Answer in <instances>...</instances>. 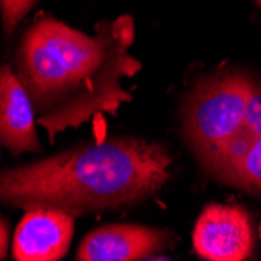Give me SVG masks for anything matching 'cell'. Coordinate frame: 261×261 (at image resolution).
<instances>
[{"label": "cell", "mask_w": 261, "mask_h": 261, "mask_svg": "<svg viewBox=\"0 0 261 261\" xmlns=\"http://www.w3.org/2000/svg\"><path fill=\"white\" fill-rule=\"evenodd\" d=\"M172 156L158 142L114 136L5 169L2 202L23 210L55 208L72 216L149 199L169 180Z\"/></svg>", "instance_id": "7a4b0ae2"}, {"label": "cell", "mask_w": 261, "mask_h": 261, "mask_svg": "<svg viewBox=\"0 0 261 261\" xmlns=\"http://www.w3.org/2000/svg\"><path fill=\"white\" fill-rule=\"evenodd\" d=\"M253 2H255V4H256V5H258L259 8H261V0H253Z\"/></svg>", "instance_id": "7c38bea8"}, {"label": "cell", "mask_w": 261, "mask_h": 261, "mask_svg": "<svg viewBox=\"0 0 261 261\" xmlns=\"http://www.w3.org/2000/svg\"><path fill=\"white\" fill-rule=\"evenodd\" d=\"M0 236H2V246H0V256H2V259L7 258V250H8V225L5 222V219H2V222H0Z\"/></svg>", "instance_id": "8fae6325"}, {"label": "cell", "mask_w": 261, "mask_h": 261, "mask_svg": "<svg viewBox=\"0 0 261 261\" xmlns=\"http://www.w3.org/2000/svg\"><path fill=\"white\" fill-rule=\"evenodd\" d=\"M168 231L138 224H111L92 230L77 250L79 261H136L168 247Z\"/></svg>", "instance_id": "8992f818"}, {"label": "cell", "mask_w": 261, "mask_h": 261, "mask_svg": "<svg viewBox=\"0 0 261 261\" xmlns=\"http://www.w3.org/2000/svg\"><path fill=\"white\" fill-rule=\"evenodd\" d=\"M231 186L261 196V138L255 142L241 161Z\"/></svg>", "instance_id": "9c48e42d"}, {"label": "cell", "mask_w": 261, "mask_h": 261, "mask_svg": "<svg viewBox=\"0 0 261 261\" xmlns=\"http://www.w3.org/2000/svg\"><path fill=\"white\" fill-rule=\"evenodd\" d=\"M133 41L130 16L99 22L96 35L54 17L38 19L25 32L16 54V74L50 141L94 116H116L132 100L122 82L141 70V63L130 55Z\"/></svg>", "instance_id": "6da1fadb"}, {"label": "cell", "mask_w": 261, "mask_h": 261, "mask_svg": "<svg viewBox=\"0 0 261 261\" xmlns=\"http://www.w3.org/2000/svg\"><path fill=\"white\" fill-rule=\"evenodd\" d=\"M193 244L196 253L203 259H247L255 246L250 218L238 205L211 203L196 222Z\"/></svg>", "instance_id": "277c9868"}, {"label": "cell", "mask_w": 261, "mask_h": 261, "mask_svg": "<svg viewBox=\"0 0 261 261\" xmlns=\"http://www.w3.org/2000/svg\"><path fill=\"white\" fill-rule=\"evenodd\" d=\"M253 80L238 70L202 79L183 107V132L189 147L206 169L241 127Z\"/></svg>", "instance_id": "3957f363"}, {"label": "cell", "mask_w": 261, "mask_h": 261, "mask_svg": "<svg viewBox=\"0 0 261 261\" xmlns=\"http://www.w3.org/2000/svg\"><path fill=\"white\" fill-rule=\"evenodd\" d=\"M74 236V216L55 208H33L20 219L13 240L17 261H58Z\"/></svg>", "instance_id": "5b68a950"}, {"label": "cell", "mask_w": 261, "mask_h": 261, "mask_svg": "<svg viewBox=\"0 0 261 261\" xmlns=\"http://www.w3.org/2000/svg\"><path fill=\"white\" fill-rule=\"evenodd\" d=\"M261 138V83L253 80L252 94L247 103L246 117L228 141L219 150V153L205 169L210 175L221 180L222 183L231 185L234 174L241 161L250 150V147Z\"/></svg>", "instance_id": "ba28073f"}, {"label": "cell", "mask_w": 261, "mask_h": 261, "mask_svg": "<svg viewBox=\"0 0 261 261\" xmlns=\"http://www.w3.org/2000/svg\"><path fill=\"white\" fill-rule=\"evenodd\" d=\"M36 111L17 74L7 66L0 72V139L13 153L39 152Z\"/></svg>", "instance_id": "52a82bcc"}, {"label": "cell", "mask_w": 261, "mask_h": 261, "mask_svg": "<svg viewBox=\"0 0 261 261\" xmlns=\"http://www.w3.org/2000/svg\"><path fill=\"white\" fill-rule=\"evenodd\" d=\"M38 2L39 0H0L5 33L11 35L19 25V22L32 11Z\"/></svg>", "instance_id": "30bf717a"}]
</instances>
